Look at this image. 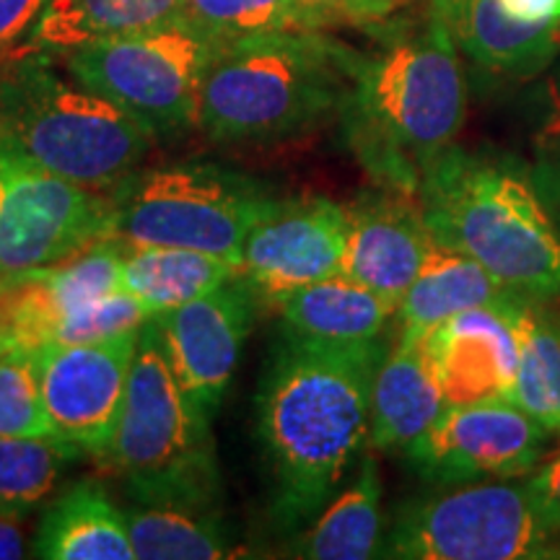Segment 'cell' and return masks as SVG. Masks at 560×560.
Instances as JSON below:
<instances>
[{
    "mask_svg": "<svg viewBox=\"0 0 560 560\" xmlns=\"http://www.w3.org/2000/svg\"><path fill=\"white\" fill-rule=\"evenodd\" d=\"M240 278V268L200 249L166 244H128L122 260V291L151 314H164Z\"/></svg>",
    "mask_w": 560,
    "mask_h": 560,
    "instance_id": "cell-24",
    "label": "cell"
},
{
    "mask_svg": "<svg viewBox=\"0 0 560 560\" xmlns=\"http://www.w3.org/2000/svg\"><path fill=\"white\" fill-rule=\"evenodd\" d=\"M219 47L179 16L156 30L79 47L62 55V62L83 86L161 136L198 125L200 86Z\"/></svg>",
    "mask_w": 560,
    "mask_h": 560,
    "instance_id": "cell-9",
    "label": "cell"
},
{
    "mask_svg": "<svg viewBox=\"0 0 560 560\" xmlns=\"http://www.w3.org/2000/svg\"><path fill=\"white\" fill-rule=\"evenodd\" d=\"M0 514H3V511H0Z\"/></svg>",
    "mask_w": 560,
    "mask_h": 560,
    "instance_id": "cell-40",
    "label": "cell"
},
{
    "mask_svg": "<svg viewBox=\"0 0 560 560\" xmlns=\"http://www.w3.org/2000/svg\"><path fill=\"white\" fill-rule=\"evenodd\" d=\"M115 187V240L200 249L236 268L249 231L276 206L255 179L215 164L161 166Z\"/></svg>",
    "mask_w": 560,
    "mask_h": 560,
    "instance_id": "cell-7",
    "label": "cell"
},
{
    "mask_svg": "<svg viewBox=\"0 0 560 560\" xmlns=\"http://www.w3.org/2000/svg\"><path fill=\"white\" fill-rule=\"evenodd\" d=\"M112 221V195L58 177L0 132V276L115 240Z\"/></svg>",
    "mask_w": 560,
    "mask_h": 560,
    "instance_id": "cell-10",
    "label": "cell"
},
{
    "mask_svg": "<svg viewBox=\"0 0 560 560\" xmlns=\"http://www.w3.org/2000/svg\"><path fill=\"white\" fill-rule=\"evenodd\" d=\"M24 529H21V516L0 514V560H19L26 556Z\"/></svg>",
    "mask_w": 560,
    "mask_h": 560,
    "instance_id": "cell-35",
    "label": "cell"
},
{
    "mask_svg": "<svg viewBox=\"0 0 560 560\" xmlns=\"http://www.w3.org/2000/svg\"><path fill=\"white\" fill-rule=\"evenodd\" d=\"M382 340L319 348L285 340L265 376L257 425L272 480V516L299 532L338 493L371 433V384Z\"/></svg>",
    "mask_w": 560,
    "mask_h": 560,
    "instance_id": "cell-1",
    "label": "cell"
},
{
    "mask_svg": "<svg viewBox=\"0 0 560 560\" xmlns=\"http://www.w3.org/2000/svg\"><path fill=\"white\" fill-rule=\"evenodd\" d=\"M524 486H527L529 495L540 509L542 520L560 532V450L550 459L540 462L524 478Z\"/></svg>",
    "mask_w": 560,
    "mask_h": 560,
    "instance_id": "cell-32",
    "label": "cell"
},
{
    "mask_svg": "<svg viewBox=\"0 0 560 560\" xmlns=\"http://www.w3.org/2000/svg\"><path fill=\"white\" fill-rule=\"evenodd\" d=\"M322 24L382 26L400 13L412 0H314Z\"/></svg>",
    "mask_w": 560,
    "mask_h": 560,
    "instance_id": "cell-30",
    "label": "cell"
},
{
    "mask_svg": "<svg viewBox=\"0 0 560 560\" xmlns=\"http://www.w3.org/2000/svg\"><path fill=\"white\" fill-rule=\"evenodd\" d=\"M291 340L319 348H355L382 340L395 310L346 276L301 285L278 301Z\"/></svg>",
    "mask_w": 560,
    "mask_h": 560,
    "instance_id": "cell-18",
    "label": "cell"
},
{
    "mask_svg": "<svg viewBox=\"0 0 560 560\" xmlns=\"http://www.w3.org/2000/svg\"><path fill=\"white\" fill-rule=\"evenodd\" d=\"M431 240L418 195L380 185V190L363 192L346 206L340 276L374 291L397 314Z\"/></svg>",
    "mask_w": 560,
    "mask_h": 560,
    "instance_id": "cell-15",
    "label": "cell"
},
{
    "mask_svg": "<svg viewBox=\"0 0 560 560\" xmlns=\"http://www.w3.org/2000/svg\"><path fill=\"white\" fill-rule=\"evenodd\" d=\"M446 410L425 330H397L371 384L369 444L382 452H405Z\"/></svg>",
    "mask_w": 560,
    "mask_h": 560,
    "instance_id": "cell-17",
    "label": "cell"
},
{
    "mask_svg": "<svg viewBox=\"0 0 560 560\" xmlns=\"http://www.w3.org/2000/svg\"><path fill=\"white\" fill-rule=\"evenodd\" d=\"M454 3V0H425V5H429V11L439 13L441 19L446 16V11H450V5Z\"/></svg>",
    "mask_w": 560,
    "mask_h": 560,
    "instance_id": "cell-37",
    "label": "cell"
},
{
    "mask_svg": "<svg viewBox=\"0 0 560 560\" xmlns=\"http://www.w3.org/2000/svg\"><path fill=\"white\" fill-rule=\"evenodd\" d=\"M138 332L102 342H55L34 353L52 433L91 457H107L115 439Z\"/></svg>",
    "mask_w": 560,
    "mask_h": 560,
    "instance_id": "cell-12",
    "label": "cell"
},
{
    "mask_svg": "<svg viewBox=\"0 0 560 560\" xmlns=\"http://www.w3.org/2000/svg\"><path fill=\"white\" fill-rule=\"evenodd\" d=\"M346 206L327 198L276 200L255 223L240 257V278L268 304L317 280L340 276Z\"/></svg>",
    "mask_w": 560,
    "mask_h": 560,
    "instance_id": "cell-13",
    "label": "cell"
},
{
    "mask_svg": "<svg viewBox=\"0 0 560 560\" xmlns=\"http://www.w3.org/2000/svg\"><path fill=\"white\" fill-rule=\"evenodd\" d=\"M382 478L374 454H361L355 478L322 509L317 522L289 542V556L310 560H366L382 556Z\"/></svg>",
    "mask_w": 560,
    "mask_h": 560,
    "instance_id": "cell-22",
    "label": "cell"
},
{
    "mask_svg": "<svg viewBox=\"0 0 560 560\" xmlns=\"http://www.w3.org/2000/svg\"><path fill=\"white\" fill-rule=\"evenodd\" d=\"M522 293L475 306L425 330L446 408L486 400L514 402L516 348L514 304Z\"/></svg>",
    "mask_w": 560,
    "mask_h": 560,
    "instance_id": "cell-16",
    "label": "cell"
},
{
    "mask_svg": "<svg viewBox=\"0 0 560 560\" xmlns=\"http://www.w3.org/2000/svg\"><path fill=\"white\" fill-rule=\"evenodd\" d=\"M552 306H556V319H558V327H560V299H552Z\"/></svg>",
    "mask_w": 560,
    "mask_h": 560,
    "instance_id": "cell-39",
    "label": "cell"
},
{
    "mask_svg": "<svg viewBox=\"0 0 560 560\" xmlns=\"http://www.w3.org/2000/svg\"><path fill=\"white\" fill-rule=\"evenodd\" d=\"M0 132L45 170L91 190L130 177L156 138L107 96L62 75L52 55L39 50L0 62Z\"/></svg>",
    "mask_w": 560,
    "mask_h": 560,
    "instance_id": "cell-5",
    "label": "cell"
},
{
    "mask_svg": "<svg viewBox=\"0 0 560 560\" xmlns=\"http://www.w3.org/2000/svg\"><path fill=\"white\" fill-rule=\"evenodd\" d=\"M185 0H50L24 50L62 58L94 42L156 30L182 16Z\"/></svg>",
    "mask_w": 560,
    "mask_h": 560,
    "instance_id": "cell-23",
    "label": "cell"
},
{
    "mask_svg": "<svg viewBox=\"0 0 560 560\" xmlns=\"http://www.w3.org/2000/svg\"><path fill=\"white\" fill-rule=\"evenodd\" d=\"M444 21L459 50L490 73L532 79L560 55V21L527 24L501 0H454Z\"/></svg>",
    "mask_w": 560,
    "mask_h": 560,
    "instance_id": "cell-19",
    "label": "cell"
},
{
    "mask_svg": "<svg viewBox=\"0 0 560 560\" xmlns=\"http://www.w3.org/2000/svg\"><path fill=\"white\" fill-rule=\"evenodd\" d=\"M34 556L47 560H136L125 511L100 482L81 480L58 495L39 522Z\"/></svg>",
    "mask_w": 560,
    "mask_h": 560,
    "instance_id": "cell-21",
    "label": "cell"
},
{
    "mask_svg": "<svg viewBox=\"0 0 560 560\" xmlns=\"http://www.w3.org/2000/svg\"><path fill=\"white\" fill-rule=\"evenodd\" d=\"M50 0H0V62L24 50Z\"/></svg>",
    "mask_w": 560,
    "mask_h": 560,
    "instance_id": "cell-31",
    "label": "cell"
},
{
    "mask_svg": "<svg viewBox=\"0 0 560 560\" xmlns=\"http://www.w3.org/2000/svg\"><path fill=\"white\" fill-rule=\"evenodd\" d=\"M0 436H55L34 353H0Z\"/></svg>",
    "mask_w": 560,
    "mask_h": 560,
    "instance_id": "cell-29",
    "label": "cell"
},
{
    "mask_svg": "<svg viewBox=\"0 0 560 560\" xmlns=\"http://www.w3.org/2000/svg\"><path fill=\"white\" fill-rule=\"evenodd\" d=\"M83 450L58 436H0V511L24 516L58 486Z\"/></svg>",
    "mask_w": 560,
    "mask_h": 560,
    "instance_id": "cell-27",
    "label": "cell"
},
{
    "mask_svg": "<svg viewBox=\"0 0 560 560\" xmlns=\"http://www.w3.org/2000/svg\"><path fill=\"white\" fill-rule=\"evenodd\" d=\"M247 280L234 278L206 296L159 314L166 353L187 397L213 416L234 380L257 310Z\"/></svg>",
    "mask_w": 560,
    "mask_h": 560,
    "instance_id": "cell-14",
    "label": "cell"
},
{
    "mask_svg": "<svg viewBox=\"0 0 560 560\" xmlns=\"http://www.w3.org/2000/svg\"><path fill=\"white\" fill-rule=\"evenodd\" d=\"M136 560H219L234 556L231 529L215 509L136 503L125 511Z\"/></svg>",
    "mask_w": 560,
    "mask_h": 560,
    "instance_id": "cell-26",
    "label": "cell"
},
{
    "mask_svg": "<svg viewBox=\"0 0 560 560\" xmlns=\"http://www.w3.org/2000/svg\"><path fill=\"white\" fill-rule=\"evenodd\" d=\"M535 182L540 187L542 200L548 202L552 219L560 215V128L552 132L548 149L542 151L540 164H537Z\"/></svg>",
    "mask_w": 560,
    "mask_h": 560,
    "instance_id": "cell-33",
    "label": "cell"
},
{
    "mask_svg": "<svg viewBox=\"0 0 560 560\" xmlns=\"http://www.w3.org/2000/svg\"><path fill=\"white\" fill-rule=\"evenodd\" d=\"M423 219L509 289L560 299V229L522 161L452 145L418 187Z\"/></svg>",
    "mask_w": 560,
    "mask_h": 560,
    "instance_id": "cell-3",
    "label": "cell"
},
{
    "mask_svg": "<svg viewBox=\"0 0 560 560\" xmlns=\"http://www.w3.org/2000/svg\"><path fill=\"white\" fill-rule=\"evenodd\" d=\"M342 136L363 170L408 195L452 149L467 117V81L450 24L429 11L397 21L371 52H350Z\"/></svg>",
    "mask_w": 560,
    "mask_h": 560,
    "instance_id": "cell-2",
    "label": "cell"
},
{
    "mask_svg": "<svg viewBox=\"0 0 560 560\" xmlns=\"http://www.w3.org/2000/svg\"><path fill=\"white\" fill-rule=\"evenodd\" d=\"M514 293L470 255L433 236L405 299L397 306V330H433L475 306L495 304Z\"/></svg>",
    "mask_w": 560,
    "mask_h": 560,
    "instance_id": "cell-20",
    "label": "cell"
},
{
    "mask_svg": "<svg viewBox=\"0 0 560 560\" xmlns=\"http://www.w3.org/2000/svg\"><path fill=\"white\" fill-rule=\"evenodd\" d=\"M382 556L548 560L560 558V532L542 520L524 480L462 482L405 503L387 532Z\"/></svg>",
    "mask_w": 560,
    "mask_h": 560,
    "instance_id": "cell-8",
    "label": "cell"
},
{
    "mask_svg": "<svg viewBox=\"0 0 560 560\" xmlns=\"http://www.w3.org/2000/svg\"><path fill=\"white\" fill-rule=\"evenodd\" d=\"M182 16L219 45L255 34L310 30L296 0H185Z\"/></svg>",
    "mask_w": 560,
    "mask_h": 560,
    "instance_id": "cell-28",
    "label": "cell"
},
{
    "mask_svg": "<svg viewBox=\"0 0 560 560\" xmlns=\"http://www.w3.org/2000/svg\"><path fill=\"white\" fill-rule=\"evenodd\" d=\"M102 462L120 475L136 503L219 506L221 467L210 416L182 389L159 314L138 332L122 412Z\"/></svg>",
    "mask_w": 560,
    "mask_h": 560,
    "instance_id": "cell-6",
    "label": "cell"
},
{
    "mask_svg": "<svg viewBox=\"0 0 560 560\" xmlns=\"http://www.w3.org/2000/svg\"><path fill=\"white\" fill-rule=\"evenodd\" d=\"M552 89H556V100L560 104V62H558V68H556V79H552Z\"/></svg>",
    "mask_w": 560,
    "mask_h": 560,
    "instance_id": "cell-38",
    "label": "cell"
},
{
    "mask_svg": "<svg viewBox=\"0 0 560 560\" xmlns=\"http://www.w3.org/2000/svg\"><path fill=\"white\" fill-rule=\"evenodd\" d=\"M350 52L319 30L226 42L202 79L198 128L215 143H272L310 132L340 112Z\"/></svg>",
    "mask_w": 560,
    "mask_h": 560,
    "instance_id": "cell-4",
    "label": "cell"
},
{
    "mask_svg": "<svg viewBox=\"0 0 560 560\" xmlns=\"http://www.w3.org/2000/svg\"><path fill=\"white\" fill-rule=\"evenodd\" d=\"M552 433L511 400L450 405L410 444L412 470L431 486L516 480L540 465Z\"/></svg>",
    "mask_w": 560,
    "mask_h": 560,
    "instance_id": "cell-11",
    "label": "cell"
},
{
    "mask_svg": "<svg viewBox=\"0 0 560 560\" xmlns=\"http://www.w3.org/2000/svg\"><path fill=\"white\" fill-rule=\"evenodd\" d=\"M296 5L306 16V21H310V30H319V32L325 30V24H322V16L317 11V3H314V0H296Z\"/></svg>",
    "mask_w": 560,
    "mask_h": 560,
    "instance_id": "cell-36",
    "label": "cell"
},
{
    "mask_svg": "<svg viewBox=\"0 0 560 560\" xmlns=\"http://www.w3.org/2000/svg\"><path fill=\"white\" fill-rule=\"evenodd\" d=\"M520 348L514 402L552 436H560V327L552 299L522 293L514 304Z\"/></svg>",
    "mask_w": 560,
    "mask_h": 560,
    "instance_id": "cell-25",
    "label": "cell"
},
{
    "mask_svg": "<svg viewBox=\"0 0 560 560\" xmlns=\"http://www.w3.org/2000/svg\"><path fill=\"white\" fill-rule=\"evenodd\" d=\"M503 11L527 24H556L560 21V0H501Z\"/></svg>",
    "mask_w": 560,
    "mask_h": 560,
    "instance_id": "cell-34",
    "label": "cell"
}]
</instances>
